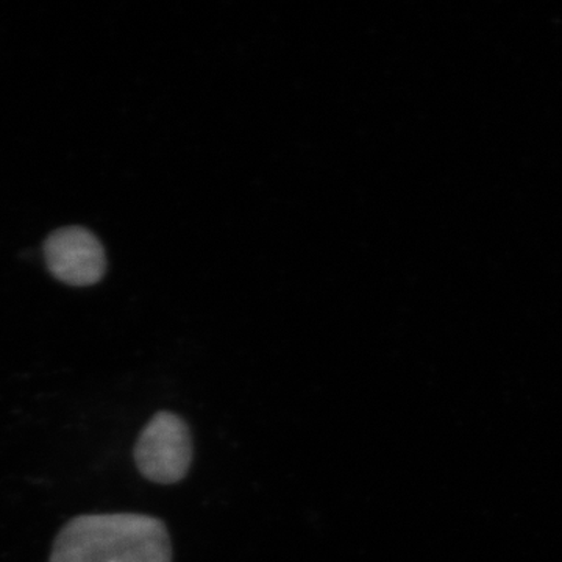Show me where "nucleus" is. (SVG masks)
Here are the masks:
<instances>
[{"label": "nucleus", "instance_id": "nucleus-1", "mask_svg": "<svg viewBox=\"0 0 562 562\" xmlns=\"http://www.w3.org/2000/svg\"><path fill=\"white\" fill-rule=\"evenodd\" d=\"M49 562H172L171 535L147 514H81L58 532Z\"/></svg>", "mask_w": 562, "mask_h": 562}, {"label": "nucleus", "instance_id": "nucleus-2", "mask_svg": "<svg viewBox=\"0 0 562 562\" xmlns=\"http://www.w3.org/2000/svg\"><path fill=\"white\" fill-rule=\"evenodd\" d=\"M194 446L190 427L179 414L158 412L140 431L133 458L144 479L176 484L190 472Z\"/></svg>", "mask_w": 562, "mask_h": 562}, {"label": "nucleus", "instance_id": "nucleus-3", "mask_svg": "<svg viewBox=\"0 0 562 562\" xmlns=\"http://www.w3.org/2000/svg\"><path fill=\"white\" fill-rule=\"evenodd\" d=\"M44 258L52 276L70 286H91L102 280L106 269L102 244L81 227L52 233L44 244Z\"/></svg>", "mask_w": 562, "mask_h": 562}]
</instances>
